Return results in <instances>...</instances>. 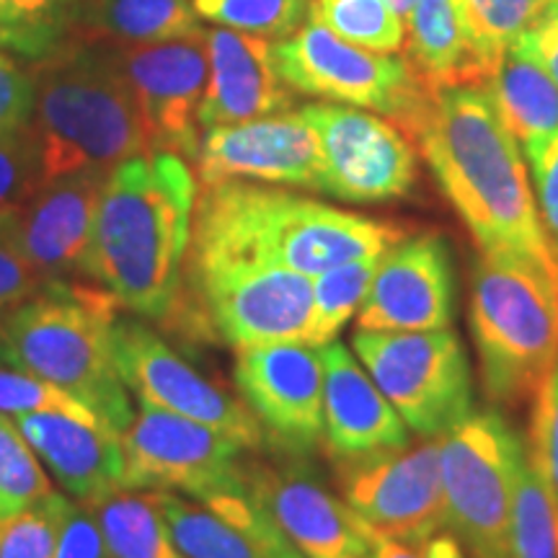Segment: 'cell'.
<instances>
[{
    "label": "cell",
    "instance_id": "6da1fadb",
    "mask_svg": "<svg viewBox=\"0 0 558 558\" xmlns=\"http://www.w3.org/2000/svg\"><path fill=\"white\" fill-rule=\"evenodd\" d=\"M409 137L484 254L527 262L558 282V248L541 222L518 140L486 86L435 88Z\"/></svg>",
    "mask_w": 558,
    "mask_h": 558
},
{
    "label": "cell",
    "instance_id": "7a4b0ae2",
    "mask_svg": "<svg viewBox=\"0 0 558 558\" xmlns=\"http://www.w3.org/2000/svg\"><path fill=\"white\" fill-rule=\"evenodd\" d=\"M194 202L197 181L177 153L122 160L104 184L83 279L132 316L166 324L184 282Z\"/></svg>",
    "mask_w": 558,
    "mask_h": 558
},
{
    "label": "cell",
    "instance_id": "3957f363",
    "mask_svg": "<svg viewBox=\"0 0 558 558\" xmlns=\"http://www.w3.org/2000/svg\"><path fill=\"white\" fill-rule=\"evenodd\" d=\"M401 239L393 222L256 181H218L197 192L186 262L235 259L316 277L386 254Z\"/></svg>",
    "mask_w": 558,
    "mask_h": 558
},
{
    "label": "cell",
    "instance_id": "277c9868",
    "mask_svg": "<svg viewBox=\"0 0 558 558\" xmlns=\"http://www.w3.org/2000/svg\"><path fill=\"white\" fill-rule=\"evenodd\" d=\"M29 130L45 181L81 171H111L150 153L148 135L114 47L68 39L32 62Z\"/></svg>",
    "mask_w": 558,
    "mask_h": 558
},
{
    "label": "cell",
    "instance_id": "5b68a950",
    "mask_svg": "<svg viewBox=\"0 0 558 558\" xmlns=\"http://www.w3.org/2000/svg\"><path fill=\"white\" fill-rule=\"evenodd\" d=\"M120 311L94 279L47 282L0 316V365L54 383L122 435L135 411L111 354Z\"/></svg>",
    "mask_w": 558,
    "mask_h": 558
},
{
    "label": "cell",
    "instance_id": "8992f818",
    "mask_svg": "<svg viewBox=\"0 0 558 558\" xmlns=\"http://www.w3.org/2000/svg\"><path fill=\"white\" fill-rule=\"evenodd\" d=\"M471 329L488 401L527 403L558 360V282L533 264L481 251L471 279Z\"/></svg>",
    "mask_w": 558,
    "mask_h": 558
},
{
    "label": "cell",
    "instance_id": "52a82bcc",
    "mask_svg": "<svg viewBox=\"0 0 558 558\" xmlns=\"http://www.w3.org/2000/svg\"><path fill=\"white\" fill-rule=\"evenodd\" d=\"M215 333L235 352L264 344H311L313 277L235 259L186 262L171 320Z\"/></svg>",
    "mask_w": 558,
    "mask_h": 558
},
{
    "label": "cell",
    "instance_id": "ba28073f",
    "mask_svg": "<svg viewBox=\"0 0 558 558\" xmlns=\"http://www.w3.org/2000/svg\"><path fill=\"white\" fill-rule=\"evenodd\" d=\"M525 439L494 411H471L439 437L448 530L469 558H512L509 522Z\"/></svg>",
    "mask_w": 558,
    "mask_h": 558
},
{
    "label": "cell",
    "instance_id": "9c48e42d",
    "mask_svg": "<svg viewBox=\"0 0 558 558\" xmlns=\"http://www.w3.org/2000/svg\"><path fill=\"white\" fill-rule=\"evenodd\" d=\"M271 62L290 90L378 111L407 135L432 94L407 60L349 45L316 16V11H311L295 34L271 45Z\"/></svg>",
    "mask_w": 558,
    "mask_h": 558
},
{
    "label": "cell",
    "instance_id": "30bf717a",
    "mask_svg": "<svg viewBox=\"0 0 558 558\" xmlns=\"http://www.w3.org/2000/svg\"><path fill=\"white\" fill-rule=\"evenodd\" d=\"M352 349L414 435L442 437L473 411L471 362L452 329H357Z\"/></svg>",
    "mask_w": 558,
    "mask_h": 558
},
{
    "label": "cell",
    "instance_id": "8fae6325",
    "mask_svg": "<svg viewBox=\"0 0 558 558\" xmlns=\"http://www.w3.org/2000/svg\"><path fill=\"white\" fill-rule=\"evenodd\" d=\"M128 492H173L207 501L246 488V460L239 442L220 432L140 403L122 432Z\"/></svg>",
    "mask_w": 558,
    "mask_h": 558
},
{
    "label": "cell",
    "instance_id": "7c38bea8",
    "mask_svg": "<svg viewBox=\"0 0 558 558\" xmlns=\"http://www.w3.org/2000/svg\"><path fill=\"white\" fill-rule=\"evenodd\" d=\"M320 148V194L352 205L407 197L416 181V150L407 132L375 111L318 101L300 107Z\"/></svg>",
    "mask_w": 558,
    "mask_h": 558
},
{
    "label": "cell",
    "instance_id": "4fadbf2b",
    "mask_svg": "<svg viewBox=\"0 0 558 558\" xmlns=\"http://www.w3.org/2000/svg\"><path fill=\"white\" fill-rule=\"evenodd\" d=\"M111 354L122 383L140 403L205 424L246 450L262 448L264 432L246 403L197 373L143 318H117Z\"/></svg>",
    "mask_w": 558,
    "mask_h": 558
},
{
    "label": "cell",
    "instance_id": "5bb4252c",
    "mask_svg": "<svg viewBox=\"0 0 558 558\" xmlns=\"http://www.w3.org/2000/svg\"><path fill=\"white\" fill-rule=\"evenodd\" d=\"M341 499L369 527L409 548L448 530L439 437L390 456L337 463Z\"/></svg>",
    "mask_w": 558,
    "mask_h": 558
},
{
    "label": "cell",
    "instance_id": "9a60e30c",
    "mask_svg": "<svg viewBox=\"0 0 558 558\" xmlns=\"http://www.w3.org/2000/svg\"><path fill=\"white\" fill-rule=\"evenodd\" d=\"M135 96L150 150L192 158L199 148V104L209 78L207 32L156 45L114 47Z\"/></svg>",
    "mask_w": 558,
    "mask_h": 558
},
{
    "label": "cell",
    "instance_id": "2e32d148",
    "mask_svg": "<svg viewBox=\"0 0 558 558\" xmlns=\"http://www.w3.org/2000/svg\"><path fill=\"white\" fill-rule=\"evenodd\" d=\"M241 401L284 450L305 456L324 442V360L313 344H264L235 352Z\"/></svg>",
    "mask_w": 558,
    "mask_h": 558
},
{
    "label": "cell",
    "instance_id": "e0dca14e",
    "mask_svg": "<svg viewBox=\"0 0 558 558\" xmlns=\"http://www.w3.org/2000/svg\"><path fill=\"white\" fill-rule=\"evenodd\" d=\"M194 166L202 186L218 181H256L320 190L318 137L300 109L205 130Z\"/></svg>",
    "mask_w": 558,
    "mask_h": 558
},
{
    "label": "cell",
    "instance_id": "ac0fdd59",
    "mask_svg": "<svg viewBox=\"0 0 558 558\" xmlns=\"http://www.w3.org/2000/svg\"><path fill=\"white\" fill-rule=\"evenodd\" d=\"M456 308V269L442 235H411L380 256L378 271L357 313L365 331L450 329Z\"/></svg>",
    "mask_w": 558,
    "mask_h": 558
},
{
    "label": "cell",
    "instance_id": "d6986e66",
    "mask_svg": "<svg viewBox=\"0 0 558 558\" xmlns=\"http://www.w3.org/2000/svg\"><path fill=\"white\" fill-rule=\"evenodd\" d=\"M251 497L303 558H373L369 525L303 465H246Z\"/></svg>",
    "mask_w": 558,
    "mask_h": 558
},
{
    "label": "cell",
    "instance_id": "ffe728a7",
    "mask_svg": "<svg viewBox=\"0 0 558 558\" xmlns=\"http://www.w3.org/2000/svg\"><path fill=\"white\" fill-rule=\"evenodd\" d=\"M109 173L81 171L45 181L24 205L9 213L21 256L45 282L83 277Z\"/></svg>",
    "mask_w": 558,
    "mask_h": 558
},
{
    "label": "cell",
    "instance_id": "44dd1931",
    "mask_svg": "<svg viewBox=\"0 0 558 558\" xmlns=\"http://www.w3.org/2000/svg\"><path fill=\"white\" fill-rule=\"evenodd\" d=\"M324 360V445L337 463L390 456L411 429L341 341L320 344Z\"/></svg>",
    "mask_w": 558,
    "mask_h": 558
},
{
    "label": "cell",
    "instance_id": "7402d4cb",
    "mask_svg": "<svg viewBox=\"0 0 558 558\" xmlns=\"http://www.w3.org/2000/svg\"><path fill=\"white\" fill-rule=\"evenodd\" d=\"M13 422L70 499L96 505L124 492L122 435L104 418L50 411L13 416Z\"/></svg>",
    "mask_w": 558,
    "mask_h": 558
},
{
    "label": "cell",
    "instance_id": "603a6c76",
    "mask_svg": "<svg viewBox=\"0 0 558 558\" xmlns=\"http://www.w3.org/2000/svg\"><path fill=\"white\" fill-rule=\"evenodd\" d=\"M209 78L199 104V132L290 111L292 90L271 62L267 37L235 29H209Z\"/></svg>",
    "mask_w": 558,
    "mask_h": 558
},
{
    "label": "cell",
    "instance_id": "cb8c5ba5",
    "mask_svg": "<svg viewBox=\"0 0 558 558\" xmlns=\"http://www.w3.org/2000/svg\"><path fill=\"white\" fill-rule=\"evenodd\" d=\"M505 128L533 163L558 137V86L543 65L533 32H525L486 81Z\"/></svg>",
    "mask_w": 558,
    "mask_h": 558
},
{
    "label": "cell",
    "instance_id": "d4e9b609",
    "mask_svg": "<svg viewBox=\"0 0 558 558\" xmlns=\"http://www.w3.org/2000/svg\"><path fill=\"white\" fill-rule=\"evenodd\" d=\"M192 0H73L68 39L88 45H156L199 32Z\"/></svg>",
    "mask_w": 558,
    "mask_h": 558
},
{
    "label": "cell",
    "instance_id": "484cf974",
    "mask_svg": "<svg viewBox=\"0 0 558 558\" xmlns=\"http://www.w3.org/2000/svg\"><path fill=\"white\" fill-rule=\"evenodd\" d=\"M407 21V62L424 86H484L465 29V0H416Z\"/></svg>",
    "mask_w": 558,
    "mask_h": 558
},
{
    "label": "cell",
    "instance_id": "4316f807",
    "mask_svg": "<svg viewBox=\"0 0 558 558\" xmlns=\"http://www.w3.org/2000/svg\"><path fill=\"white\" fill-rule=\"evenodd\" d=\"M109 558H186L171 538L153 492H117L96 501Z\"/></svg>",
    "mask_w": 558,
    "mask_h": 558
},
{
    "label": "cell",
    "instance_id": "83f0119b",
    "mask_svg": "<svg viewBox=\"0 0 558 558\" xmlns=\"http://www.w3.org/2000/svg\"><path fill=\"white\" fill-rule=\"evenodd\" d=\"M171 538L186 558H271L259 543L197 499L153 492Z\"/></svg>",
    "mask_w": 558,
    "mask_h": 558
},
{
    "label": "cell",
    "instance_id": "f1b7e54d",
    "mask_svg": "<svg viewBox=\"0 0 558 558\" xmlns=\"http://www.w3.org/2000/svg\"><path fill=\"white\" fill-rule=\"evenodd\" d=\"M509 548L512 558H558V497L527 445L514 486Z\"/></svg>",
    "mask_w": 558,
    "mask_h": 558
},
{
    "label": "cell",
    "instance_id": "f546056e",
    "mask_svg": "<svg viewBox=\"0 0 558 558\" xmlns=\"http://www.w3.org/2000/svg\"><path fill=\"white\" fill-rule=\"evenodd\" d=\"M543 3L546 0H465V29L484 86L512 41L533 29Z\"/></svg>",
    "mask_w": 558,
    "mask_h": 558
},
{
    "label": "cell",
    "instance_id": "4dcf8cb0",
    "mask_svg": "<svg viewBox=\"0 0 558 558\" xmlns=\"http://www.w3.org/2000/svg\"><path fill=\"white\" fill-rule=\"evenodd\" d=\"M383 256V254H380ZM380 256L347 262L313 277V320L311 344H329L362 308Z\"/></svg>",
    "mask_w": 558,
    "mask_h": 558
},
{
    "label": "cell",
    "instance_id": "1f68e13d",
    "mask_svg": "<svg viewBox=\"0 0 558 558\" xmlns=\"http://www.w3.org/2000/svg\"><path fill=\"white\" fill-rule=\"evenodd\" d=\"M73 0H0V50L37 62L68 41Z\"/></svg>",
    "mask_w": 558,
    "mask_h": 558
},
{
    "label": "cell",
    "instance_id": "d6a6232c",
    "mask_svg": "<svg viewBox=\"0 0 558 558\" xmlns=\"http://www.w3.org/2000/svg\"><path fill=\"white\" fill-rule=\"evenodd\" d=\"M316 16L349 45L396 54L407 47V21L386 0H316Z\"/></svg>",
    "mask_w": 558,
    "mask_h": 558
},
{
    "label": "cell",
    "instance_id": "836d02e7",
    "mask_svg": "<svg viewBox=\"0 0 558 558\" xmlns=\"http://www.w3.org/2000/svg\"><path fill=\"white\" fill-rule=\"evenodd\" d=\"M54 492L41 460L11 416L0 414V525Z\"/></svg>",
    "mask_w": 558,
    "mask_h": 558
},
{
    "label": "cell",
    "instance_id": "e575fe53",
    "mask_svg": "<svg viewBox=\"0 0 558 558\" xmlns=\"http://www.w3.org/2000/svg\"><path fill=\"white\" fill-rule=\"evenodd\" d=\"M197 16L243 34L284 39L305 24L311 0H192Z\"/></svg>",
    "mask_w": 558,
    "mask_h": 558
},
{
    "label": "cell",
    "instance_id": "d590c367",
    "mask_svg": "<svg viewBox=\"0 0 558 558\" xmlns=\"http://www.w3.org/2000/svg\"><path fill=\"white\" fill-rule=\"evenodd\" d=\"M70 497L50 492L37 505L0 525V558H52Z\"/></svg>",
    "mask_w": 558,
    "mask_h": 558
},
{
    "label": "cell",
    "instance_id": "8d00e7d4",
    "mask_svg": "<svg viewBox=\"0 0 558 558\" xmlns=\"http://www.w3.org/2000/svg\"><path fill=\"white\" fill-rule=\"evenodd\" d=\"M50 411L81 418L96 416L86 403H81L54 383L37 378L26 369L0 365V414L13 418L24 414H50Z\"/></svg>",
    "mask_w": 558,
    "mask_h": 558
},
{
    "label": "cell",
    "instance_id": "74e56055",
    "mask_svg": "<svg viewBox=\"0 0 558 558\" xmlns=\"http://www.w3.org/2000/svg\"><path fill=\"white\" fill-rule=\"evenodd\" d=\"M41 184L45 171L29 124L0 135V215L24 205Z\"/></svg>",
    "mask_w": 558,
    "mask_h": 558
},
{
    "label": "cell",
    "instance_id": "f35d334b",
    "mask_svg": "<svg viewBox=\"0 0 558 558\" xmlns=\"http://www.w3.org/2000/svg\"><path fill=\"white\" fill-rule=\"evenodd\" d=\"M533 401V424L525 445L558 497V360L546 373Z\"/></svg>",
    "mask_w": 558,
    "mask_h": 558
},
{
    "label": "cell",
    "instance_id": "ab89813d",
    "mask_svg": "<svg viewBox=\"0 0 558 558\" xmlns=\"http://www.w3.org/2000/svg\"><path fill=\"white\" fill-rule=\"evenodd\" d=\"M52 558H109L94 507L70 499L58 527Z\"/></svg>",
    "mask_w": 558,
    "mask_h": 558
},
{
    "label": "cell",
    "instance_id": "60d3db41",
    "mask_svg": "<svg viewBox=\"0 0 558 558\" xmlns=\"http://www.w3.org/2000/svg\"><path fill=\"white\" fill-rule=\"evenodd\" d=\"M34 109L32 68L0 50V135L26 128Z\"/></svg>",
    "mask_w": 558,
    "mask_h": 558
},
{
    "label": "cell",
    "instance_id": "b9f144b4",
    "mask_svg": "<svg viewBox=\"0 0 558 558\" xmlns=\"http://www.w3.org/2000/svg\"><path fill=\"white\" fill-rule=\"evenodd\" d=\"M45 279L26 264L24 256L13 241L9 213L0 215V311L24 303L34 292L45 288Z\"/></svg>",
    "mask_w": 558,
    "mask_h": 558
},
{
    "label": "cell",
    "instance_id": "7bdbcfd3",
    "mask_svg": "<svg viewBox=\"0 0 558 558\" xmlns=\"http://www.w3.org/2000/svg\"><path fill=\"white\" fill-rule=\"evenodd\" d=\"M535 202L548 239L558 248V137L533 160Z\"/></svg>",
    "mask_w": 558,
    "mask_h": 558
},
{
    "label": "cell",
    "instance_id": "ee69618b",
    "mask_svg": "<svg viewBox=\"0 0 558 558\" xmlns=\"http://www.w3.org/2000/svg\"><path fill=\"white\" fill-rule=\"evenodd\" d=\"M530 32H533L543 65H546L550 78H554L558 86V13L556 16H541Z\"/></svg>",
    "mask_w": 558,
    "mask_h": 558
},
{
    "label": "cell",
    "instance_id": "f6af8a7d",
    "mask_svg": "<svg viewBox=\"0 0 558 558\" xmlns=\"http://www.w3.org/2000/svg\"><path fill=\"white\" fill-rule=\"evenodd\" d=\"M369 543H373V558H422L416 550L393 538H386L373 527H369Z\"/></svg>",
    "mask_w": 558,
    "mask_h": 558
},
{
    "label": "cell",
    "instance_id": "bcb514c9",
    "mask_svg": "<svg viewBox=\"0 0 558 558\" xmlns=\"http://www.w3.org/2000/svg\"><path fill=\"white\" fill-rule=\"evenodd\" d=\"M386 3L390 5V9H393L396 13H399V16L407 21L409 19V13L414 11V3L416 0H386Z\"/></svg>",
    "mask_w": 558,
    "mask_h": 558
},
{
    "label": "cell",
    "instance_id": "7dc6e473",
    "mask_svg": "<svg viewBox=\"0 0 558 558\" xmlns=\"http://www.w3.org/2000/svg\"><path fill=\"white\" fill-rule=\"evenodd\" d=\"M556 13H558V0H546V3H543L541 16H556Z\"/></svg>",
    "mask_w": 558,
    "mask_h": 558
},
{
    "label": "cell",
    "instance_id": "c3c4849f",
    "mask_svg": "<svg viewBox=\"0 0 558 558\" xmlns=\"http://www.w3.org/2000/svg\"><path fill=\"white\" fill-rule=\"evenodd\" d=\"M3 313H5V311H0V316H3Z\"/></svg>",
    "mask_w": 558,
    "mask_h": 558
}]
</instances>
